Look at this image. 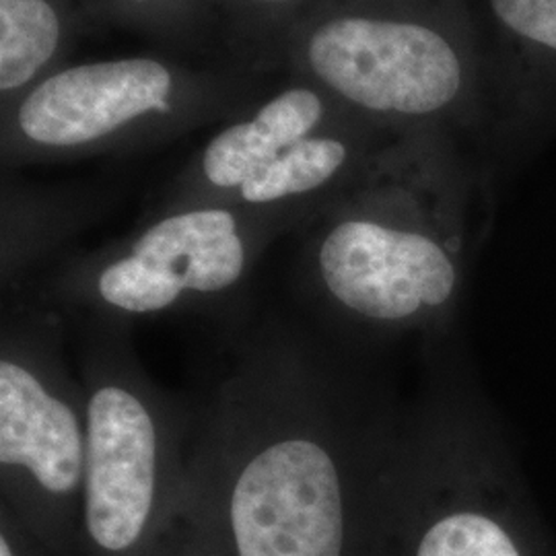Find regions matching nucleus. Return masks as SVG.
<instances>
[{
    "label": "nucleus",
    "mask_w": 556,
    "mask_h": 556,
    "mask_svg": "<svg viewBox=\"0 0 556 556\" xmlns=\"http://www.w3.org/2000/svg\"><path fill=\"white\" fill-rule=\"evenodd\" d=\"M355 466L324 349L264 332L241 346L200 415L184 493L217 503L236 556H344Z\"/></svg>",
    "instance_id": "obj_1"
},
{
    "label": "nucleus",
    "mask_w": 556,
    "mask_h": 556,
    "mask_svg": "<svg viewBox=\"0 0 556 556\" xmlns=\"http://www.w3.org/2000/svg\"><path fill=\"white\" fill-rule=\"evenodd\" d=\"M268 73L142 54L64 64L0 110L2 169L126 153L227 122L264 98Z\"/></svg>",
    "instance_id": "obj_2"
},
{
    "label": "nucleus",
    "mask_w": 556,
    "mask_h": 556,
    "mask_svg": "<svg viewBox=\"0 0 556 556\" xmlns=\"http://www.w3.org/2000/svg\"><path fill=\"white\" fill-rule=\"evenodd\" d=\"M344 103L287 77L227 119L174 179L157 211L231 206L299 231L365 169V128Z\"/></svg>",
    "instance_id": "obj_3"
},
{
    "label": "nucleus",
    "mask_w": 556,
    "mask_h": 556,
    "mask_svg": "<svg viewBox=\"0 0 556 556\" xmlns=\"http://www.w3.org/2000/svg\"><path fill=\"white\" fill-rule=\"evenodd\" d=\"M83 321V521L96 548L124 556L139 548L163 501L184 493L192 427L140 367L126 324Z\"/></svg>",
    "instance_id": "obj_4"
},
{
    "label": "nucleus",
    "mask_w": 556,
    "mask_h": 556,
    "mask_svg": "<svg viewBox=\"0 0 556 556\" xmlns=\"http://www.w3.org/2000/svg\"><path fill=\"white\" fill-rule=\"evenodd\" d=\"M285 220L231 206L157 211L135 233L64 262L40 291L56 314L126 324L231 298Z\"/></svg>",
    "instance_id": "obj_5"
},
{
    "label": "nucleus",
    "mask_w": 556,
    "mask_h": 556,
    "mask_svg": "<svg viewBox=\"0 0 556 556\" xmlns=\"http://www.w3.org/2000/svg\"><path fill=\"white\" fill-rule=\"evenodd\" d=\"M264 68L316 85L369 122L433 118L464 89V62L447 31L376 0H316Z\"/></svg>",
    "instance_id": "obj_6"
},
{
    "label": "nucleus",
    "mask_w": 556,
    "mask_h": 556,
    "mask_svg": "<svg viewBox=\"0 0 556 556\" xmlns=\"http://www.w3.org/2000/svg\"><path fill=\"white\" fill-rule=\"evenodd\" d=\"M400 213L367 163L299 229V275L321 314L390 326L429 318L454 298L452 250Z\"/></svg>",
    "instance_id": "obj_7"
},
{
    "label": "nucleus",
    "mask_w": 556,
    "mask_h": 556,
    "mask_svg": "<svg viewBox=\"0 0 556 556\" xmlns=\"http://www.w3.org/2000/svg\"><path fill=\"white\" fill-rule=\"evenodd\" d=\"M85 456V394L62 355L60 314L38 299H13L0 338L2 486L23 503H80L83 511Z\"/></svg>",
    "instance_id": "obj_8"
},
{
    "label": "nucleus",
    "mask_w": 556,
    "mask_h": 556,
    "mask_svg": "<svg viewBox=\"0 0 556 556\" xmlns=\"http://www.w3.org/2000/svg\"><path fill=\"white\" fill-rule=\"evenodd\" d=\"M91 192L29 186L2 176V291L15 293L41 260L96 215Z\"/></svg>",
    "instance_id": "obj_9"
},
{
    "label": "nucleus",
    "mask_w": 556,
    "mask_h": 556,
    "mask_svg": "<svg viewBox=\"0 0 556 556\" xmlns=\"http://www.w3.org/2000/svg\"><path fill=\"white\" fill-rule=\"evenodd\" d=\"M83 31V0H0V110L68 64Z\"/></svg>",
    "instance_id": "obj_10"
},
{
    "label": "nucleus",
    "mask_w": 556,
    "mask_h": 556,
    "mask_svg": "<svg viewBox=\"0 0 556 556\" xmlns=\"http://www.w3.org/2000/svg\"><path fill=\"white\" fill-rule=\"evenodd\" d=\"M87 29L110 27L178 48H197L215 31L206 0H83Z\"/></svg>",
    "instance_id": "obj_11"
},
{
    "label": "nucleus",
    "mask_w": 556,
    "mask_h": 556,
    "mask_svg": "<svg viewBox=\"0 0 556 556\" xmlns=\"http://www.w3.org/2000/svg\"><path fill=\"white\" fill-rule=\"evenodd\" d=\"M215 31L233 59L268 73L264 62L285 31L316 0H206Z\"/></svg>",
    "instance_id": "obj_12"
},
{
    "label": "nucleus",
    "mask_w": 556,
    "mask_h": 556,
    "mask_svg": "<svg viewBox=\"0 0 556 556\" xmlns=\"http://www.w3.org/2000/svg\"><path fill=\"white\" fill-rule=\"evenodd\" d=\"M415 556H519L514 540L491 517L456 511L422 534Z\"/></svg>",
    "instance_id": "obj_13"
},
{
    "label": "nucleus",
    "mask_w": 556,
    "mask_h": 556,
    "mask_svg": "<svg viewBox=\"0 0 556 556\" xmlns=\"http://www.w3.org/2000/svg\"><path fill=\"white\" fill-rule=\"evenodd\" d=\"M491 7L517 36L556 50V0H491Z\"/></svg>",
    "instance_id": "obj_14"
},
{
    "label": "nucleus",
    "mask_w": 556,
    "mask_h": 556,
    "mask_svg": "<svg viewBox=\"0 0 556 556\" xmlns=\"http://www.w3.org/2000/svg\"><path fill=\"white\" fill-rule=\"evenodd\" d=\"M0 556H15L13 555L11 544H9V540L4 536H0Z\"/></svg>",
    "instance_id": "obj_15"
}]
</instances>
